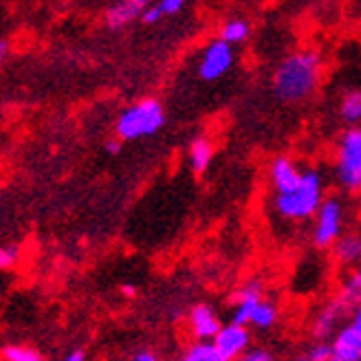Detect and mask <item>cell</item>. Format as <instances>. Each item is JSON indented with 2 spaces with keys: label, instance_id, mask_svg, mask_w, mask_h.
Returning <instances> with one entry per match:
<instances>
[{
  "label": "cell",
  "instance_id": "9c48e42d",
  "mask_svg": "<svg viewBox=\"0 0 361 361\" xmlns=\"http://www.w3.org/2000/svg\"><path fill=\"white\" fill-rule=\"evenodd\" d=\"M260 300H264V286L260 280H249L245 282L236 293H233L231 302H233V311H231V324H238V326H247L249 329V319L251 313L260 304Z\"/></svg>",
  "mask_w": 361,
  "mask_h": 361
},
{
  "label": "cell",
  "instance_id": "ffe728a7",
  "mask_svg": "<svg viewBox=\"0 0 361 361\" xmlns=\"http://www.w3.org/2000/svg\"><path fill=\"white\" fill-rule=\"evenodd\" d=\"M178 361H227V359L214 348L212 341H196Z\"/></svg>",
  "mask_w": 361,
  "mask_h": 361
},
{
  "label": "cell",
  "instance_id": "30bf717a",
  "mask_svg": "<svg viewBox=\"0 0 361 361\" xmlns=\"http://www.w3.org/2000/svg\"><path fill=\"white\" fill-rule=\"evenodd\" d=\"M188 326L196 341H214V337L219 335V331L223 326V322H221L219 313L214 311V306L196 304L188 313Z\"/></svg>",
  "mask_w": 361,
  "mask_h": 361
},
{
  "label": "cell",
  "instance_id": "9a60e30c",
  "mask_svg": "<svg viewBox=\"0 0 361 361\" xmlns=\"http://www.w3.org/2000/svg\"><path fill=\"white\" fill-rule=\"evenodd\" d=\"M280 319V306L274 300H260V304L251 313L249 319V329H258V331H271Z\"/></svg>",
  "mask_w": 361,
  "mask_h": 361
},
{
  "label": "cell",
  "instance_id": "8fae6325",
  "mask_svg": "<svg viewBox=\"0 0 361 361\" xmlns=\"http://www.w3.org/2000/svg\"><path fill=\"white\" fill-rule=\"evenodd\" d=\"M302 178V170L298 168V164L286 154H280L271 161L269 166V180L271 188H274V194H288L293 192Z\"/></svg>",
  "mask_w": 361,
  "mask_h": 361
},
{
  "label": "cell",
  "instance_id": "7402d4cb",
  "mask_svg": "<svg viewBox=\"0 0 361 361\" xmlns=\"http://www.w3.org/2000/svg\"><path fill=\"white\" fill-rule=\"evenodd\" d=\"M20 256H23L20 247H16V245L0 247V271H7V269L16 267L18 260H20Z\"/></svg>",
  "mask_w": 361,
  "mask_h": 361
},
{
  "label": "cell",
  "instance_id": "e0dca14e",
  "mask_svg": "<svg viewBox=\"0 0 361 361\" xmlns=\"http://www.w3.org/2000/svg\"><path fill=\"white\" fill-rule=\"evenodd\" d=\"M337 300H339L341 304H344V306H348L350 311L361 302V267L348 269L346 278L341 280Z\"/></svg>",
  "mask_w": 361,
  "mask_h": 361
},
{
  "label": "cell",
  "instance_id": "4316f807",
  "mask_svg": "<svg viewBox=\"0 0 361 361\" xmlns=\"http://www.w3.org/2000/svg\"><path fill=\"white\" fill-rule=\"evenodd\" d=\"M348 324H353L355 329H359L361 331V302L355 306V309L350 311V317H348Z\"/></svg>",
  "mask_w": 361,
  "mask_h": 361
},
{
  "label": "cell",
  "instance_id": "ac0fdd59",
  "mask_svg": "<svg viewBox=\"0 0 361 361\" xmlns=\"http://www.w3.org/2000/svg\"><path fill=\"white\" fill-rule=\"evenodd\" d=\"M249 35H251V23L247 18H229V20L223 23L219 38L227 42L229 47H236V44H243Z\"/></svg>",
  "mask_w": 361,
  "mask_h": 361
},
{
  "label": "cell",
  "instance_id": "3957f363",
  "mask_svg": "<svg viewBox=\"0 0 361 361\" xmlns=\"http://www.w3.org/2000/svg\"><path fill=\"white\" fill-rule=\"evenodd\" d=\"M166 126V111L161 102L148 97L128 106L115 123V133L121 141L152 137Z\"/></svg>",
  "mask_w": 361,
  "mask_h": 361
},
{
  "label": "cell",
  "instance_id": "52a82bcc",
  "mask_svg": "<svg viewBox=\"0 0 361 361\" xmlns=\"http://www.w3.org/2000/svg\"><path fill=\"white\" fill-rule=\"evenodd\" d=\"M346 317H350V309L341 304L337 298L326 302L322 309L315 313L311 322V335L315 341H331L337 331L346 324Z\"/></svg>",
  "mask_w": 361,
  "mask_h": 361
},
{
  "label": "cell",
  "instance_id": "277c9868",
  "mask_svg": "<svg viewBox=\"0 0 361 361\" xmlns=\"http://www.w3.org/2000/svg\"><path fill=\"white\" fill-rule=\"evenodd\" d=\"M335 178L344 192H361V126L348 128L339 137L335 154Z\"/></svg>",
  "mask_w": 361,
  "mask_h": 361
},
{
  "label": "cell",
  "instance_id": "f1b7e54d",
  "mask_svg": "<svg viewBox=\"0 0 361 361\" xmlns=\"http://www.w3.org/2000/svg\"><path fill=\"white\" fill-rule=\"evenodd\" d=\"M133 361H159V357L154 353H150V350H141V353L135 355Z\"/></svg>",
  "mask_w": 361,
  "mask_h": 361
},
{
  "label": "cell",
  "instance_id": "f546056e",
  "mask_svg": "<svg viewBox=\"0 0 361 361\" xmlns=\"http://www.w3.org/2000/svg\"><path fill=\"white\" fill-rule=\"evenodd\" d=\"M119 150H121L119 148V141H108L106 143V152L108 154H119Z\"/></svg>",
  "mask_w": 361,
  "mask_h": 361
},
{
  "label": "cell",
  "instance_id": "603a6c76",
  "mask_svg": "<svg viewBox=\"0 0 361 361\" xmlns=\"http://www.w3.org/2000/svg\"><path fill=\"white\" fill-rule=\"evenodd\" d=\"M306 357L311 361H331V341H313Z\"/></svg>",
  "mask_w": 361,
  "mask_h": 361
},
{
  "label": "cell",
  "instance_id": "8992f818",
  "mask_svg": "<svg viewBox=\"0 0 361 361\" xmlns=\"http://www.w3.org/2000/svg\"><path fill=\"white\" fill-rule=\"evenodd\" d=\"M233 62H236V53L233 47L223 42L221 38H214L207 42V47L201 53V60H198V78L203 82H216L223 75H227Z\"/></svg>",
  "mask_w": 361,
  "mask_h": 361
},
{
  "label": "cell",
  "instance_id": "cb8c5ba5",
  "mask_svg": "<svg viewBox=\"0 0 361 361\" xmlns=\"http://www.w3.org/2000/svg\"><path fill=\"white\" fill-rule=\"evenodd\" d=\"M236 361H278L276 359V355L271 353L269 348H249L240 359H236Z\"/></svg>",
  "mask_w": 361,
  "mask_h": 361
},
{
  "label": "cell",
  "instance_id": "4fadbf2b",
  "mask_svg": "<svg viewBox=\"0 0 361 361\" xmlns=\"http://www.w3.org/2000/svg\"><path fill=\"white\" fill-rule=\"evenodd\" d=\"M148 5L143 3V0H121V3H115L113 7H108L106 13H104V23L108 29L113 31H119L123 27L133 25L135 20H139L143 9Z\"/></svg>",
  "mask_w": 361,
  "mask_h": 361
},
{
  "label": "cell",
  "instance_id": "83f0119b",
  "mask_svg": "<svg viewBox=\"0 0 361 361\" xmlns=\"http://www.w3.org/2000/svg\"><path fill=\"white\" fill-rule=\"evenodd\" d=\"M60 361H86V353L84 350H71V353H66Z\"/></svg>",
  "mask_w": 361,
  "mask_h": 361
},
{
  "label": "cell",
  "instance_id": "484cf974",
  "mask_svg": "<svg viewBox=\"0 0 361 361\" xmlns=\"http://www.w3.org/2000/svg\"><path fill=\"white\" fill-rule=\"evenodd\" d=\"M161 9L157 7V5H152V7H146L143 9V13H141V23L143 25H157L159 20H161Z\"/></svg>",
  "mask_w": 361,
  "mask_h": 361
},
{
  "label": "cell",
  "instance_id": "d6a6232c",
  "mask_svg": "<svg viewBox=\"0 0 361 361\" xmlns=\"http://www.w3.org/2000/svg\"><path fill=\"white\" fill-rule=\"evenodd\" d=\"M288 361H311L309 357H306V353H302V355H295V357H291Z\"/></svg>",
  "mask_w": 361,
  "mask_h": 361
},
{
  "label": "cell",
  "instance_id": "d6986e66",
  "mask_svg": "<svg viewBox=\"0 0 361 361\" xmlns=\"http://www.w3.org/2000/svg\"><path fill=\"white\" fill-rule=\"evenodd\" d=\"M339 117L344 119L350 128L361 121V88L348 90V93L341 97L339 102Z\"/></svg>",
  "mask_w": 361,
  "mask_h": 361
},
{
  "label": "cell",
  "instance_id": "5bb4252c",
  "mask_svg": "<svg viewBox=\"0 0 361 361\" xmlns=\"http://www.w3.org/2000/svg\"><path fill=\"white\" fill-rule=\"evenodd\" d=\"M333 256L346 269L361 267V233H341V238L333 245Z\"/></svg>",
  "mask_w": 361,
  "mask_h": 361
},
{
  "label": "cell",
  "instance_id": "d4e9b609",
  "mask_svg": "<svg viewBox=\"0 0 361 361\" xmlns=\"http://www.w3.org/2000/svg\"><path fill=\"white\" fill-rule=\"evenodd\" d=\"M159 9H161V16H176V13H180L183 11V7H185V3L183 0H161V3L157 5Z\"/></svg>",
  "mask_w": 361,
  "mask_h": 361
},
{
  "label": "cell",
  "instance_id": "1f68e13d",
  "mask_svg": "<svg viewBox=\"0 0 361 361\" xmlns=\"http://www.w3.org/2000/svg\"><path fill=\"white\" fill-rule=\"evenodd\" d=\"M5 56H7V42L0 40V60H3Z\"/></svg>",
  "mask_w": 361,
  "mask_h": 361
},
{
  "label": "cell",
  "instance_id": "7a4b0ae2",
  "mask_svg": "<svg viewBox=\"0 0 361 361\" xmlns=\"http://www.w3.org/2000/svg\"><path fill=\"white\" fill-rule=\"evenodd\" d=\"M326 198V180L317 168L302 170V178L293 192L288 194H274V212L282 221L288 223H304L311 221L317 214L319 205Z\"/></svg>",
  "mask_w": 361,
  "mask_h": 361
},
{
  "label": "cell",
  "instance_id": "2e32d148",
  "mask_svg": "<svg viewBox=\"0 0 361 361\" xmlns=\"http://www.w3.org/2000/svg\"><path fill=\"white\" fill-rule=\"evenodd\" d=\"M214 159V143L207 137H196L190 143V168L194 174H203Z\"/></svg>",
  "mask_w": 361,
  "mask_h": 361
},
{
  "label": "cell",
  "instance_id": "4dcf8cb0",
  "mask_svg": "<svg viewBox=\"0 0 361 361\" xmlns=\"http://www.w3.org/2000/svg\"><path fill=\"white\" fill-rule=\"evenodd\" d=\"M121 293H123V295H130V298H133V295L137 293V288H135L133 284H121Z\"/></svg>",
  "mask_w": 361,
  "mask_h": 361
},
{
  "label": "cell",
  "instance_id": "7c38bea8",
  "mask_svg": "<svg viewBox=\"0 0 361 361\" xmlns=\"http://www.w3.org/2000/svg\"><path fill=\"white\" fill-rule=\"evenodd\" d=\"M331 361H361V331L344 324L331 339Z\"/></svg>",
  "mask_w": 361,
  "mask_h": 361
},
{
  "label": "cell",
  "instance_id": "836d02e7",
  "mask_svg": "<svg viewBox=\"0 0 361 361\" xmlns=\"http://www.w3.org/2000/svg\"><path fill=\"white\" fill-rule=\"evenodd\" d=\"M176 361H178V359H176Z\"/></svg>",
  "mask_w": 361,
  "mask_h": 361
},
{
  "label": "cell",
  "instance_id": "6da1fadb",
  "mask_svg": "<svg viewBox=\"0 0 361 361\" xmlns=\"http://www.w3.org/2000/svg\"><path fill=\"white\" fill-rule=\"evenodd\" d=\"M322 82V58L315 51H295L274 71V93L284 104L309 99Z\"/></svg>",
  "mask_w": 361,
  "mask_h": 361
},
{
  "label": "cell",
  "instance_id": "ba28073f",
  "mask_svg": "<svg viewBox=\"0 0 361 361\" xmlns=\"http://www.w3.org/2000/svg\"><path fill=\"white\" fill-rule=\"evenodd\" d=\"M214 348L219 350L227 361H236L240 359L251 346V329L238 326V324H223L219 335L214 337Z\"/></svg>",
  "mask_w": 361,
  "mask_h": 361
},
{
  "label": "cell",
  "instance_id": "44dd1931",
  "mask_svg": "<svg viewBox=\"0 0 361 361\" xmlns=\"http://www.w3.org/2000/svg\"><path fill=\"white\" fill-rule=\"evenodd\" d=\"M5 361H47L38 350L27 348V346H7L3 348Z\"/></svg>",
  "mask_w": 361,
  "mask_h": 361
},
{
  "label": "cell",
  "instance_id": "5b68a950",
  "mask_svg": "<svg viewBox=\"0 0 361 361\" xmlns=\"http://www.w3.org/2000/svg\"><path fill=\"white\" fill-rule=\"evenodd\" d=\"M344 221H346L344 203L337 196L324 198V203L313 216V231H311L313 245L317 249H331L341 238V233H344Z\"/></svg>",
  "mask_w": 361,
  "mask_h": 361
}]
</instances>
